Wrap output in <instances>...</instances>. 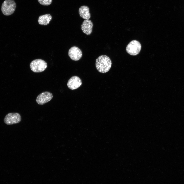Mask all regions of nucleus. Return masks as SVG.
<instances>
[{"label": "nucleus", "mask_w": 184, "mask_h": 184, "mask_svg": "<svg viewBox=\"0 0 184 184\" xmlns=\"http://www.w3.org/2000/svg\"><path fill=\"white\" fill-rule=\"evenodd\" d=\"M141 48V45L139 42L134 40L131 41L128 44L126 50L127 52L130 55L135 56L139 54Z\"/></svg>", "instance_id": "4"}, {"label": "nucleus", "mask_w": 184, "mask_h": 184, "mask_svg": "<svg viewBox=\"0 0 184 184\" xmlns=\"http://www.w3.org/2000/svg\"><path fill=\"white\" fill-rule=\"evenodd\" d=\"M79 12L80 16L84 19H89L90 18L89 8L87 6H81L79 9Z\"/></svg>", "instance_id": "10"}, {"label": "nucleus", "mask_w": 184, "mask_h": 184, "mask_svg": "<svg viewBox=\"0 0 184 184\" xmlns=\"http://www.w3.org/2000/svg\"><path fill=\"white\" fill-rule=\"evenodd\" d=\"M38 1L42 5L48 6L52 3V0H38Z\"/></svg>", "instance_id": "12"}, {"label": "nucleus", "mask_w": 184, "mask_h": 184, "mask_svg": "<svg viewBox=\"0 0 184 184\" xmlns=\"http://www.w3.org/2000/svg\"><path fill=\"white\" fill-rule=\"evenodd\" d=\"M93 24L91 20L86 19L84 20L81 25L83 32L87 35H90L92 32Z\"/></svg>", "instance_id": "9"}, {"label": "nucleus", "mask_w": 184, "mask_h": 184, "mask_svg": "<svg viewBox=\"0 0 184 184\" xmlns=\"http://www.w3.org/2000/svg\"><path fill=\"white\" fill-rule=\"evenodd\" d=\"M21 120L20 115L17 113H10L7 114L5 117L4 121L7 125H10L18 123Z\"/></svg>", "instance_id": "5"}, {"label": "nucleus", "mask_w": 184, "mask_h": 184, "mask_svg": "<svg viewBox=\"0 0 184 184\" xmlns=\"http://www.w3.org/2000/svg\"><path fill=\"white\" fill-rule=\"evenodd\" d=\"M31 70L36 73L44 71L47 67V63L41 59H36L32 61L30 64Z\"/></svg>", "instance_id": "3"}, {"label": "nucleus", "mask_w": 184, "mask_h": 184, "mask_svg": "<svg viewBox=\"0 0 184 184\" xmlns=\"http://www.w3.org/2000/svg\"><path fill=\"white\" fill-rule=\"evenodd\" d=\"M82 84V81L80 78L76 76H74L69 79L67 83V85L70 89L74 90L79 87Z\"/></svg>", "instance_id": "8"}, {"label": "nucleus", "mask_w": 184, "mask_h": 184, "mask_svg": "<svg viewBox=\"0 0 184 184\" xmlns=\"http://www.w3.org/2000/svg\"><path fill=\"white\" fill-rule=\"evenodd\" d=\"M95 65L97 69L99 72L105 73L110 69L112 62L109 57L106 55H102L96 59Z\"/></svg>", "instance_id": "1"}, {"label": "nucleus", "mask_w": 184, "mask_h": 184, "mask_svg": "<svg viewBox=\"0 0 184 184\" xmlns=\"http://www.w3.org/2000/svg\"><path fill=\"white\" fill-rule=\"evenodd\" d=\"M68 55L72 60L78 61L81 58L82 53L81 50L79 48L76 46H73L69 50Z\"/></svg>", "instance_id": "7"}, {"label": "nucleus", "mask_w": 184, "mask_h": 184, "mask_svg": "<svg viewBox=\"0 0 184 184\" xmlns=\"http://www.w3.org/2000/svg\"><path fill=\"white\" fill-rule=\"evenodd\" d=\"M53 97V95L51 93L48 91L44 92L37 96L36 101L38 104L42 105L50 101Z\"/></svg>", "instance_id": "6"}, {"label": "nucleus", "mask_w": 184, "mask_h": 184, "mask_svg": "<svg viewBox=\"0 0 184 184\" xmlns=\"http://www.w3.org/2000/svg\"><path fill=\"white\" fill-rule=\"evenodd\" d=\"M52 19V16L49 14H46L39 16L38 21L40 24L47 25L49 24Z\"/></svg>", "instance_id": "11"}, {"label": "nucleus", "mask_w": 184, "mask_h": 184, "mask_svg": "<svg viewBox=\"0 0 184 184\" xmlns=\"http://www.w3.org/2000/svg\"><path fill=\"white\" fill-rule=\"evenodd\" d=\"M16 7V3L13 0H5L2 4L1 9L4 15L9 16L13 13Z\"/></svg>", "instance_id": "2"}]
</instances>
